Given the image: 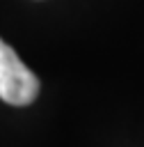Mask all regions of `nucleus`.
I'll return each instance as SVG.
<instances>
[{"label":"nucleus","instance_id":"obj_1","mask_svg":"<svg viewBox=\"0 0 144 147\" xmlns=\"http://www.w3.org/2000/svg\"><path fill=\"white\" fill-rule=\"evenodd\" d=\"M39 94V78L21 62L16 51L0 39V99L9 106H27Z\"/></svg>","mask_w":144,"mask_h":147}]
</instances>
